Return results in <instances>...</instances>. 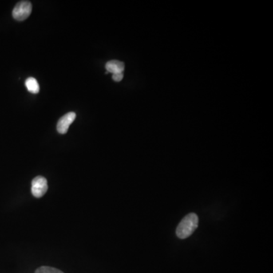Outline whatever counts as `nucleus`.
<instances>
[{
  "mask_svg": "<svg viewBox=\"0 0 273 273\" xmlns=\"http://www.w3.org/2000/svg\"><path fill=\"white\" fill-rule=\"evenodd\" d=\"M198 216L195 213H190L186 215L178 226L176 235L181 239L191 236L198 226Z\"/></svg>",
  "mask_w": 273,
  "mask_h": 273,
  "instance_id": "1",
  "label": "nucleus"
},
{
  "mask_svg": "<svg viewBox=\"0 0 273 273\" xmlns=\"http://www.w3.org/2000/svg\"><path fill=\"white\" fill-rule=\"evenodd\" d=\"M32 12V4L29 1H21L15 6L13 11V16L18 21L26 20L30 15Z\"/></svg>",
  "mask_w": 273,
  "mask_h": 273,
  "instance_id": "2",
  "label": "nucleus"
},
{
  "mask_svg": "<svg viewBox=\"0 0 273 273\" xmlns=\"http://www.w3.org/2000/svg\"><path fill=\"white\" fill-rule=\"evenodd\" d=\"M48 190L47 181L43 176L34 178L31 182V193L33 197L41 198Z\"/></svg>",
  "mask_w": 273,
  "mask_h": 273,
  "instance_id": "3",
  "label": "nucleus"
},
{
  "mask_svg": "<svg viewBox=\"0 0 273 273\" xmlns=\"http://www.w3.org/2000/svg\"><path fill=\"white\" fill-rule=\"evenodd\" d=\"M76 118V112H70L65 114V116L60 118L57 123V131L59 133L64 135L66 134L70 124L75 121Z\"/></svg>",
  "mask_w": 273,
  "mask_h": 273,
  "instance_id": "4",
  "label": "nucleus"
},
{
  "mask_svg": "<svg viewBox=\"0 0 273 273\" xmlns=\"http://www.w3.org/2000/svg\"><path fill=\"white\" fill-rule=\"evenodd\" d=\"M106 69L109 73L117 74L123 73L124 70V64L122 61H118V60H111L106 64Z\"/></svg>",
  "mask_w": 273,
  "mask_h": 273,
  "instance_id": "5",
  "label": "nucleus"
},
{
  "mask_svg": "<svg viewBox=\"0 0 273 273\" xmlns=\"http://www.w3.org/2000/svg\"><path fill=\"white\" fill-rule=\"evenodd\" d=\"M25 86L30 93L37 94L40 92V85L34 77H28L25 81Z\"/></svg>",
  "mask_w": 273,
  "mask_h": 273,
  "instance_id": "6",
  "label": "nucleus"
},
{
  "mask_svg": "<svg viewBox=\"0 0 273 273\" xmlns=\"http://www.w3.org/2000/svg\"><path fill=\"white\" fill-rule=\"evenodd\" d=\"M35 273H64L57 269L49 267V266H41L36 270Z\"/></svg>",
  "mask_w": 273,
  "mask_h": 273,
  "instance_id": "7",
  "label": "nucleus"
},
{
  "mask_svg": "<svg viewBox=\"0 0 273 273\" xmlns=\"http://www.w3.org/2000/svg\"><path fill=\"white\" fill-rule=\"evenodd\" d=\"M123 76H123V73L113 74L112 75V79L116 82H119V81H121L122 80Z\"/></svg>",
  "mask_w": 273,
  "mask_h": 273,
  "instance_id": "8",
  "label": "nucleus"
}]
</instances>
